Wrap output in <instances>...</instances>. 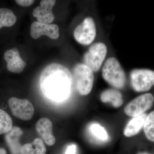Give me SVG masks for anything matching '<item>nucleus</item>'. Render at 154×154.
Wrapping results in <instances>:
<instances>
[{"label":"nucleus","mask_w":154,"mask_h":154,"mask_svg":"<svg viewBox=\"0 0 154 154\" xmlns=\"http://www.w3.org/2000/svg\"><path fill=\"white\" fill-rule=\"evenodd\" d=\"M39 83L43 96L56 103H62L68 99L74 85L70 71L66 67L57 63L51 64L44 69Z\"/></svg>","instance_id":"1"},{"label":"nucleus","mask_w":154,"mask_h":154,"mask_svg":"<svg viewBox=\"0 0 154 154\" xmlns=\"http://www.w3.org/2000/svg\"><path fill=\"white\" fill-rule=\"evenodd\" d=\"M102 75L104 80L115 88L122 89L125 86V73L115 57L109 58L106 61L102 69Z\"/></svg>","instance_id":"2"},{"label":"nucleus","mask_w":154,"mask_h":154,"mask_svg":"<svg viewBox=\"0 0 154 154\" xmlns=\"http://www.w3.org/2000/svg\"><path fill=\"white\" fill-rule=\"evenodd\" d=\"M74 84L78 93L86 96L91 93L94 85V72L84 63L76 65L72 71Z\"/></svg>","instance_id":"3"},{"label":"nucleus","mask_w":154,"mask_h":154,"mask_svg":"<svg viewBox=\"0 0 154 154\" xmlns=\"http://www.w3.org/2000/svg\"><path fill=\"white\" fill-rule=\"evenodd\" d=\"M130 80L135 91H148L154 85V72L148 69H135L131 72Z\"/></svg>","instance_id":"4"},{"label":"nucleus","mask_w":154,"mask_h":154,"mask_svg":"<svg viewBox=\"0 0 154 154\" xmlns=\"http://www.w3.org/2000/svg\"><path fill=\"white\" fill-rule=\"evenodd\" d=\"M107 48L102 42L93 44L85 54L83 59L84 63L93 72L98 71L107 54Z\"/></svg>","instance_id":"5"},{"label":"nucleus","mask_w":154,"mask_h":154,"mask_svg":"<svg viewBox=\"0 0 154 154\" xmlns=\"http://www.w3.org/2000/svg\"><path fill=\"white\" fill-rule=\"evenodd\" d=\"M96 35V25L94 19L87 17L75 29L74 36L80 44L88 45L95 39Z\"/></svg>","instance_id":"6"},{"label":"nucleus","mask_w":154,"mask_h":154,"mask_svg":"<svg viewBox=\"0 0 154 154\" xmlns=\"http://www.w3.org/2000/svg\"><path fill=\"white\" fill-rule=\"evenodd\" d=\"M154 102V97L151 94H143L135 98L126 105L125 113L133 118L139 116L150 108Z\"/></svg>","instance_id":"7"},{"label":"nucleus","mask_w":154,"mask_h":154,"mask_svg":"<svg viewBox=\"0 0 154 154\" xmlns=\"http://www.w3.org/2000/svg\"><path fill=\"white\" fill-rule=\"evenodd\" d=\"M8 105L12 114L19 119L28 121L32 118L34 114L33 105L27 99L11 97L9 99Z\"/></svg>","instance_id":"8"},{"label":"nucleus","mask_w":154,"mask_h":154,"mask_svg":"<svg viewBox=\"0 0 154 154\" xmlns=\"http://www.w3.org/2000/svg\"><path fill=\"white\" fill-rule=\"evenodd\" d=\"M30 34L34 39H37L42 35H45L51 39H56L59 36V30L58 26L55 24L34 22L30 26Z\"/></svg>","instance_id":"9"},{"label":"nucleus","mask_w":154,"mask_h":154,"mask_svg":"<svg viewBox=\"0 0 154 154\" xmlns=\"http://www.w3.org/2000/svg\"><path fill=\"white\" fill-rule=\"evenodd\" d=\"M4 58L7 63V69L11 72H21L27 66L26 63L21 58L19 50L16 48L6 50Z\"/></svg>","instance_id":"10"},{"label":"nucleus","mask_w":154,"mask_h":154,"mask_svg":"<svg viewBox=\"0 0 154 154\" xmlns=\"http://www.w3.org/2000/svg\"><path fill=\"white\" fill-rule=\"evenodd\" d=\"M56 3L54 0H42L40 6L33 10V17L37 19V22L45 24H50L53 22L54 16L52 9Z\"/></svg>","instance_id":"11"},{"label":"nucleus","mask_w":154,"mask_h":154,"mask_svg":"<svg viewBox=\"0 0 154 154\" xmlns=\"http://www.w3.org/2000/svg\"><path fill=\"white\" fill-rule=\"evenodd\" d=\"M36 128L41 139L47 145L54 144L56 139L53 134L52 123L49 119L42 118L39 119L36 122Z\"/></svg>","instance_id":"12"},{"label":"nucleus","mask_w":154,"mask_h":154,"mask_svg":"<svg viewBox=\"0 0 154 154\" xmlns=\"http://www.w3.org/2000/svg\"><path fill=\"white\" fill-rule=\"evenodd\" d=\"M23 131L20 128L13 127L11 130L6 134L5 140L12 154H19L21 147L20 139Z\"/></svg>","instance_id":"13"},{"label":"nucleus","mask_w":154,"mask_h":154,"mask_svg":"<svg viewBox=\"0 0 154 154\" xmlns=\"http://www.w3.org/2000/svg\"><path fill=\"white\" fill-rule=\"evenodd\" d=\"M147 115L146 113L133 117L127 124L124 130V134L126 137H131L137 134L143 127Z\"/></svg>","instance_id":"14"},{"label":"nucleus","mask_w":154,"mask_h":154,"mask_svg":"<svg viewBox=\"0 0 154 154\" xmlns=\"http://www.w3.org/2000/svg\"><path fill=\"white\" fill-rule=\"evenodd\" d=\"M100 99L103 103H111L115 107H120L123 102L122 94L115 89H107L103 91L100 96Z\"/></svg>","instance_id":"15"},{"label":"nucleus","mask_w":154,"mask_h":154,"mask_svg":"<svg viewBox=\"0 0 154 154\" xmlns=\"http://www.w3.org/2000/svg\"><path fill=\"white\" fill-rule=\"evenodd\" d=\"M46 149L41 139L37 138L32 143H26L22 146L21 154H45Z\"/></svg>","instance_id":"16"},{"label":"nucleus","mask_w":154,"mask_h":154,"mask_svg":"<svg viewBox=\"0 0 154 154\" xmlns=\"http://www.w3.org/2000/svg\"><path fill=\"white\" fill-rule=\"evenodd\" d=\"M17 21V17L10 9L0 8V29L4 27H12Z\"/></svg>","instance_id":"17"},{"label":"nucleus","mask_w":154,"mask_h":154,"mask_svg":"<svg viewBox=\"0 0 154 154\" xmlns=\"http://www.w3.org/2000/svg\"><path fill=\"white\" fill-rule=\"evenodd\" d=\"M13 127V121L10 116L0 108V135L6 134Z\"/></svg>","instance_id":"18"},{"label":"nucleus","mask_w":154,"mask_h":154,"mask_svg":"<svg viewBox=\"0 0 154 154\" xmlns=\"http://www.w3.org/2000/svg\"><path fill=\"white\" fill-rule=\"evenodd\" d=\"M143 130L147 138L154 142V111L149 113L147 116L143 125Z\"/></svg>","instance_id":"19"},{"label":"nucleus","mask_w":154,"mask_h":154,"mask_svg":"<svg viewBox=\"0 0 154 154\" xmlns=\"http://www.w3.org/2000/svg\"><path fill=\"white\" fill-rule=\"evenodd\" d=\"M91 134L97 139L102 141H105L108 139V134L105 128L98 124L91 125L90 127Z\"/></svg>","instance_id":"20"},{"label":"nucleus","mask_w":154,"mask_h":154,"mask_svg":"<svg viewBox=\"0 0 154 154\" xmlns=\"http://www.w3.org/2000/svg\"><path fill=\"white\" fill-rule=\"evenodd\" d=\"M15 2L19 5L23 7H29L34 2L33 0H16Z\"/></svg>","instance_id":"21"},{"label":"nucleus","mask_w":154,"mask_h":154,"mask_svg":"<svg viewBox=\"0 0 154 154\" xmlns=\"http://www.w3.org/2000/svg\"><path fill=\"white\" fill-rule=\"evenodd\" d=\"M76 146L75 144L70 145L67 147L65 154H76Z\"/></svg>","instance_id":"22"},{"label":"nucleus","mask_w":154,"mask_h":154,"mask_svg":"<svg viewBox=\"0 0 154 154\" xmlns=\"http://www.w3.org/2000/svg\"><path fill=\"white\" fill-rule=\"evenodd\" d=\"M0 154H7L5 149L3 148H0Z\"/></svg>","instance_id":"23"},{"label":"nucleus","mask_w":154,"mask_h":154,"mask_svg":"<svg viewBox=\"0 0 154 154\" xmlns=\"http://www.w3.org/2000/svg\"><path fill=\"white\" fill-rule=\"evenodd\" d=\"M148 154L146 153H142V154Z\"/></svg>","instance_id":"24"}]
</instances>
